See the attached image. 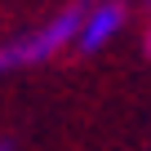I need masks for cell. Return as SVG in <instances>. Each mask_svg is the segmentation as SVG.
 I'll use <instances>...</instances> for the list:
<instances>
[{"label": "cell", "instance_id": "277c9868", "mask_svg": "<svg viewBox=\"0 0 151 151\" xmlns=\"http://www.w3.org/2000/svg\"><path fill=\"white\" fill-rule=\"evenodd\" d=\"M0 151H9V147H5V142H0Z\"/></svg>", "mask_w": 151, "mask_h": 151}, {"label": "cell", "instance_id": "3957f363", "mask_svg": "<svg viewBox=\"0 0 151 151\" xmlns=\"http://www.w3.org/2000/svg\"><path fill=\"white\" fill-rule=\"evenodd\" d=\"M147 53H151V36H147Z\"/></svg>", "mask_w": 151, "mask_h": 151}, {"label": "cell", "instance_id": "6da1fadb", "mask_svg": "<svg viewBox=\"0 0 151 151\" xmlns=\"http://www.w3.org/2000/svg\"><path fill=\"white\" fill-rule=\"evenodd\" d=\"M80 27H85V9L71 5V9L53 14L49 22H40V27L5 40V45H0V71H14V67H31V62L53 58L58 49H67V45L80 40Z\"/></svg>", "mask_w": 151, "mask_h": 151}, {"label": "cell", "instance_id": "7a4b0ae2", "mask_svg": "<svg viewBox=\"0 0 151 151\" xmlns=\"http://www.w3.org/2000/svg\"><path fill=\"white\" fill-rule=\"evenodd\" d=\"M124 27V9L116 5V0H102V5H93V9H85V27H80V49H102L116 31Z\"/></svg>", "mask_w": 151, "mask_h": 151}]
</instances>
